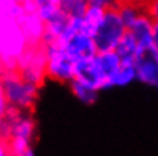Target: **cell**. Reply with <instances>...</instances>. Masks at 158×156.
Wrapping results in <instances>:
<instances>
[{
  "mask_svg": "<svg viewBox=\"0 0 158 156\" xmlns=\"http://www.w3.org/2000/svg\"><path fill=\"white\" fill-rule=\"evenodd\" d=\"M0 83H2L3 97L9 108L23 111V109H29L34 105L38 93V86L24 80L23 76L14 68H8L2 74Z\"/></svg>",
  "mask_w": 158,
  "mask_h": 156,
  "instance_id": "obj_1",
  "label": "cell"
},
{
  "mask_svg": "<svg viewBox=\"0 0 158 156\" xmlns=\"http://www.w3.org/2000/svg\"><path fill=\"white\" fill-rule=\"evenodd\" d=\"M118 5L120 3H117L114 8H110L106 11L102 23L99 24V27L96 29V32L93 35L98 53L116 52L118 42L122 41L125 34L128 32L126 26L123 24V21L118 15Z\"/></svg>",
  "mask_w": 158,
  "mask_h": 156,
  "instance_id": "obj_2",
  "label": "cell"
},
{
  "mask_svg": "<svg viewBox=\"0 0 158 156\" xmlns=\"http://www.w3.org/2000/svg\"><path fill=\"white\" fill-rule=\"evenodd\" d=\"M43 49L46 53V74L58 82H72L76 62L58 46H46Z\"/></svg>",
  "mask_w": 158,
  "mask_h": 156,
  "instance_id": "obj_3",
  "label": "cell"
},
{
  "mask_svg": "<svg viewBox=\"0 0 158 156\" xmlns=\"http://www.w3.org/2000/svg\"><path fill=\"white\" fill-rule=\"evenodd\" d=\"M21 71L20 74L29 83L38 86L46 74V53L43 47H32L20 58Z\"/></svg>",
  "mask_w": 158,
  "mask_h": 156,
  "instance_id": "obj_4",
  "label": "cell"
},
{
  "mask_svg": "<svg viewBox=\"0 0 158 156\" xmlns=\"http://www.w3.org/2000/svg\"><path fill=\"white\" fill-rule=\"evenodd\" d=\"M53 46L61 47L75 62L82 61V59L93 58V56L98 55V49H96L94 39H93V37H90L85 32H78L73 37L64 39L59 44H53Z\"/></svg>",
  "mask_w": 158,
  "mask_h": 156,
  "instance_id": "obj_5",
  "label": "cell"
},
{
  "mask_svg": "<svg viewBox=\"0 0 158 156\" xmlns=\"http://www.w3.org/2000/svg\"><path fill=\"white\" fill-rule=\"evenodd\" d=\"M116 5H117V2H106V0H91V2H88L87 12L82 17V30L85 34H88L90 37H93L96 29L99 27V24L102 23V20L105 17L106 11L110 8H114Z\"/></svg>",
  "mask_w": 158,
  "mask_h": 156,
  "instance_id": "obj_6",
  "label": "cell"
},
{
  "mask_svg": "<svg viewBox=\"0 0 158 156\" xmlns=\"http://www.w3.org/2000/svg\"><path fill=\"white\" fill-rule=\"evenodd\" d=\"M154 29H155V23L146 15V12H143L135 20V23L128 29V32L135 38L138 46L146 53H151L154 49Z\"/></svg>",
  "mask_w": 158,
  "mask_h": 156,
  "instance_id": "obj_7",
  "label": "cell"
},
{
  "mask_svg": "<svg viewBox=\"0 0 158 156\" xmlns=\"http://www.w3.org/2000/svg\"><path fill=\"white\" fill-rule=\"evenodd\" d=\"M99 70L103 79V86L105 90L114 86V79L122 67V59L118 58L116 52H106V53H98L96 55Z\"/></svg>",
  "mask_w": 158,
  "mask_h": 156,
  "instance_id": "obj_8",
  "label": "cell"
},
{
  "mask_svg": "<svg viewBox=\"0 0 158 156\" xmlns=\"http://www.w3.org/2000/svg\"><path fill=\"white\" fill-rule=\"evenodd\" d=\"M116 53L118 55V58L122 59L123 64H131V65H137L138 62L146 56V52L138 46L135 38L129 32H126L125 37L122 38V41L118 42Z\"/></svg>",
  "mask_w": 158,
  "mask_h": 156,
  "instance_id": "obj_9",
  "label": "cell"
},
{
  "mask_svg": "<svg viewBox=\"0 0 158 156\" xmlns=\"http://www.w3.org/2000/svg\"><path fill=\"white\" fill-rule=\"evenodd\" d=\"M70 18L61 11L55 18H52L50 21H47L44 24V34H43V39H41V46H53L59 41V38L62 37V34L65 32L67 26H69Z\"/></svg>",
  "mask_w": 158,
  "mask_h": 156,
  "instance_id": "obj_10",
  "label": "cell"
},
{
  "mask_svg": "<svg viewBox=\"0 0 158 156\" xmlns=\"http://www.w3.org/2000/svg\"><path fill=\"white\" fill-rule=\"evenodd\" d=\"M137 80L144 85L158 88V59L152 53H146V56L135 65Z\"/></svg>",
  "mask_w": 158,
  "mask_h": 156,
  "instance_id": "obj_11",
  "label": "cell"
},
{
  "mask_svg": "<svg viewBox=\"0 0 158 156\" xmlns=\"http://www.w3.org/2000/svg\"><path fill=\"white\" fill-rule=\"evenodd\" d=\"M70 88H72L73 96L84 105H93L98 100L99 91L94 90L93 86H90V85H85V83L78 82V80H72L70 82Z\"/></svg>",
  "mask_w": 158,
  "mask_h": 156,
  "instance_id": "obj_12",
  "label": "cell"
},
{
  "mask_svg": "<svg viewBox=\"0 0 158 156\" xmlns=\"http://www.w3.org/2000/svg\"><path fill=\"white\" fill-rule=\"evenodd\" d=\"M61 11L69 17V18H82L87 12L88 2L85 0H59Z\"/></svg>",
  "mask_w": 158,
  "mask_h": 156,
  "instance_id": "obj_13",
  "label": "cell"
},
{
  "mask_svg": "<svg viewBox=\"0 0 158 156\" xmlns=\"http://www.w3.org/2000/svg\"><path fill=\"white\" fill-rule=\"evenodd\" d=\"M59 12H61L59 0H37V14L44 24L55 18Z\"/></svg>",
  "mask_w": 158,
  "mask_h": 156,
  "instance_id": "obj_14",
  "label": "cell"
},
{
  "mask_svg": "<svg viewBox=\"0 0 158 156\" xmlns=\"http://www.w3.org/2000/svg\"><path fill=\"white\" fill-rule=\"evenodd\" d=\"M117 11L122 21H123V24L126 26V29H129L135 23V20L144 12V9L140 8L135 3H120Z\"/></svg>",
  "mask_w": 158,
  "mask_h": 156,
  "instance_id": "obj_15",
  "label": "cell"
},
{
  "mask_svg": "<svg viewBox=\"0 0 158 156\" xmlns=\"http://www.w3.org/2000/svg\"><path fill=\"white\" fill-rule=\"evenodd\" d=\"M134 80H137L135 65L123 64V62H122V67H120L118 73L116 74V79H114V86H128V85H131Z\"/></svg>",
  "mask_w": 158,
  "mask_h": 156,
  "instance_id": "obj_16",
  "label": "cell"
},
{
  "mask_svg": "<svg viewBox=\"0 0 158 156\" xmlns=\"http://www.w3.org/2000/svg\"><path fill=\"white\" fill-rule=\"evenodd\" d=\"M144 12H146V15L152 20L155 24H158V0L151 2V3L148 5V8L144 9Z\"/></svg>",
  "mask_w": 158,
  "mask_h": 156,
  "instance_id": "obj_17",
  "label": "cell"
},
{
  "mask_svg": "<svg viewBox=\"0 0 158 156\" xmlns=\"http://www.w3.org/2000/svg\"><path fill=\"white\" fill-rule=\"evenodd\" d=\"M151 53L158 59V24H155V29H154V49Z\"/></svg>",
  "mask_w": 158,
  "mask_h": 156,
  "instance_id": "obj_18",
  "label": "cell"
},
{
  "mask_svg": "<svg viewBox=\"0 0 158 156\" xmlns=\"http://www.w3.org/2000/svg\"><path fill=\"white\" fill-rule=\"evenodd\" d=\"M0 156H9V149L0 141Z\"/></svg>",
  "mask_w": 158,
  "mask_h": 156,
  "instance_id": "obj_19",
  "label": "cell"
},
{
  "mask_svg": "<svg viewBox=\"0 0 158 156\" xmlns=\"http://www.w3.org/2000/svg\"><path fill=\"white\" fill-rule=\"evenodd\" d=\"M21 156H35V152H34V149L31 147V149H27V150H26Z\"/></svg>",
  "mask_w": 158,
  "mask_h": 156,
  "instance_id": "obj_20",
  "label": "cell"
}]
</instances>
